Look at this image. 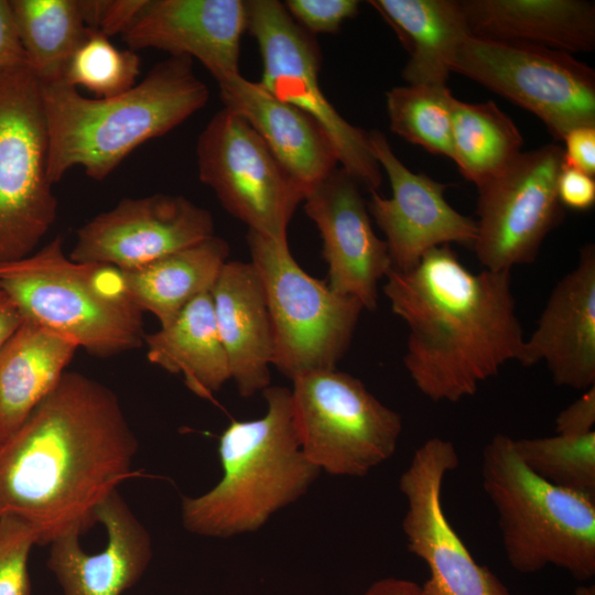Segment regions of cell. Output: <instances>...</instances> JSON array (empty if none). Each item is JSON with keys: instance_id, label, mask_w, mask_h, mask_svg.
<instances>
[{"instance_id": "obj_26", "label": "cell", "mask_w": 595, "mask_h": 595, "mask_svg": "<svg viewBox=\"0 0 595 595\" xmlns=\"http://www.w3.org/2000/svg\"><path fill=\"white\" fill-rule=\"evenodd\" d=\"M229 251L228 242L214 235L142 267L118 270L121 288L138 309L153 314L164 327L190 302L210 292Z\"/></svg>"}, {"instance_id": "obj_28", "label": "cell", "mask_w": 595, "mask_h": 595, "mask_svg": "<svg viewBox=\"0 0 595 595\" xmlns=\"http://www.w3.org/2000/svg\"><path fill=\"white\" fill-rule=\"evenodd\" d=\"M522 136L493 101H452V160L477 188L500 174L520 153Z\"/></svg>"}, {"instance_id": "obj_19", "label": "cell", "mask_w": 595, "mask_h": 595, "mask_svg": "<svg viewBox=\"0 0 595 595\" xmlns=\"http://www.w3.org/2000/svg\"><path fill=\"white\" fill-rule=\"evenodd\" d=\"M545 363L556 386H595V246L585 245L576 267L552 290L537 327L524 339V367Z\"/></svg>"}, {"instance_id": "obj_29", "label": "cell", "mask_w": 595, "mask_h": 595, "mask_svg": "<svg viewBox=\"0 0 595 595\" xmlns=\"http://www.w3.org/2000/svg\"><path fill=\"white\" fill-rule=\"evenodd\" d=\"M26 64L39 83L64 78L85 39L79 0H10Z\"/></svg>"}, {"instance_id": "obj_31", "label": "cell", "mask_w": 595, "mask_h": 595, "mask_svg": "<svg viewBox=\"0 0 595 595\" xmlns=\"http://www.w3.org/2000/svg\"><path fill=\"white\" fill-rule=\"evenodd\" d=\"M521 462L544 480L595 497V432L513 440Z\"/></svg>"}, {"instance_id": "obj_25", "label": "cell", "mask_w": 595, "mask_h": 595, "mask_svg": "<svg viewBox=\"0 0 595 595\" xmlns=\"http://www.w3.org/2000/svg\"><path fill=\"white\" fill-rule=\"evenodd\" d=\"M369 3L396 30L410 58L402 78L408 85H446L461 44L470 34L456 0H371Z\"/></svg>"}, {"instance_id": "obj_34", "label": "cell", "mask_w": 595, "mask_h": 595, "mask_svg": "<svg viewBox=\"0 0 595 595\" xmlns=\"http://www.w3.org/2000/svg\"><path fill=\"white\" fill-rule=\"evenodd\" d=\"M284 8L310 34L335 33L358 12L357 0H286Z\"/></svg>"}, {"instance_id": "obj_2", "label": "cell", "mask_w": 595, "mask_h": 595, "mask_svg": "<svg viewBox=\"0 0 595 595\" xmlns=\"http://www.w3.org/2000/svg\"><path fill=\"white\" fill-rule=\"evenodd\" d=\"M382 291L409 327L405 369L433 401L475 394L524 343L511 271L474 273L450 246L433 248L409 270L391 269Z\"/></svg>"}, {"instance_id": "obj_7", "label": "cell", "mask_w": 595, "mask_h": 595, "mask_svg": "<svg viewBox=\"0 0 595 595\" xmlns=\"http://www.w3.org/2000/svg\"><path fill=\"white\" fill-rule=\"evenodd\" d=\"M251 264L262 283L273 334V363L291 380L335 369L348 349L364 306L306 273L288 240L248 231Z\"/></svg>"}, {"instance_id": "obj_11", "label": "cell", "mask_w": 595, "mask_h": 595, "mask_svg": "<svg viewBox=\"0 0 595 595\" xmlns=\"http://www.w3.org/2000/svg\"><path fill=\"white\" fill-rule=\"evenodd\" d=\"M247 2V31L262 61L260 84L278 100L312 118L328 138L338 163L359 185L377 192L382 181L368 132L350 125L326 98L318 80L321 54L309 32L277 0Z\"/></svg>"}, {"instance_id": "obj_9", "label": "cell", "mask_w": 595, "mask_h": 595, "mask_svg": "<svg viewBox=\"0 0 595 595\" xmlns=\"http://www.w3.org/2000/svg\"><path fill=\"white\" fill-rule=\"evenodd\" d=\"M40 83L26 63L0 74V264L33 253L57 215Z\"/></svg>"}, {"instance_id": "obj_36", "label": "cell", "mask_w": 595, "mask_h": 595, "mask_svg": "<svg viewBox=\"0 0 595 595\" xmlns=\"http://www.w3.org/2000/svg\"><path fill=\"white\" fill-rule=\"evenodd\" d=\"M595 386L585 392L555 419V432L562 435H584L594 431Z\"/></svg>"}, {"instance_id": "obj_13", "label": "cell", "mask_w": 595, "mask_h": 595, "mask_svg": "<svg viewBox=\"0 0 595 595\" xmlns=\"http://www.w3.org/2000/svg\"><path fill=\"white\" fill-rule=\"evenodd\" d=\"M563 163V148L545 144L521 152L478 187L472 248L484 269L511 271L536 261L543 240L564 217L558 197Z\"/></svg>"}, {"instance_id": "obj_42", "label": "cell", "mask_w": 595, "mask_h": 595, "mask_svg": "<svg viewBox=\"0 0 595 595\" xmlns=\"http://www.w3.org/2000/svg\"><path fill=\"white\" fill-rule=\"evenodd\" d=\"M574 595H595V587L594 585H582V586H578L576 589H575V593Z\"/></svg>"}, {"instance_id": "obj_17", "label": "cell", "mask_w": 595, "mask_h": 595, "mask_svg": "<svg viewBox=\"0 0 595 595\" xmlns=\"http://www.w3.org/2000/svg\"><path fill=\"white\" fill-rule=\"evenodd\" d=\"M304 212L320 231L329 288L357 299L365 310H375L378 282L392 262L386 241L374 231L359 184L335 169L306 193Z\"/></svg>"}, {"instance_id": "obj_30", "label": "cell", "mask_w": 595, "mask_h": 595, "mask_svg": "<svg viewBox=\"0 0 595 595\" xmlns=\"http://www.w3.org/2000/svg\"><path fill=\"white\" fill-rule=\"evenodd\" d=\"M453 98L446 85L391 88L386 93L390 130L432 154L452 159Z\"/></svg>"}, {"instance_id": "obj_6", "label": "cell", "mask_w": 595, "mask_h": 595, "mask_svg": "<svg viewBox=\"0 0 595 595\" xmlns=\"http://www.w3.org/2000/svg\"><path fill=\"white\" fill-rule=\"evenodd\" d=\"M105 266L73 261L56 237L33 253L0 264V288L22 320L71 337L99 357L144 343L142 311L125 294L119 272L106 280Z\"/></svg>"}, {"instance_id": "obj_38", "label": "cell", "mask_w": 595, "mask_h": 595, "mask_svg": "<svg viewBox=\"0 0 595 595\" xmlns=\"http://www.w3.org/2000/svg\"><path fill=\"white\" fill-rule=\"evenodd\" d=\"M26 63L9 0H0V74Z\"/></svg>"}, {"instance_id": "obj_33", "label": "cell", "mask_w": 595, "mask_h": 595, "mask_svg": "<svg viewBox=\"0 0 595 595\" xmlns=\"http://www.w3.org/2000/svg\"><path fill=\"white\" fill-rule=\"evenodd\" d=\"M37 531L15 516L0 517V595H31L28 570Z\"/></svg>"}, {"instance_id": "obj_5", "label": "cell", "mask_w": 595, "mask_h": 595, "mask_svg": "<svg viewBox=\"0 0 595 595\" xmlns=\"http://www.w3.org/2000/svg\"><path fill=\"white\" fill-rule=\"evenodd\" d=\"M482 484L497 510L502 547L516 571L530 574L554 565L580 581L595 575L594 496L532 473L505 434H496L483 450Z\"/></svg>"}, {"instance_id": "obj_10", "label": "cell", "mask_w": 595, "mask_h": 595, "mask_svg": "<svg viewBox=\"0 0 595 595\" xmlns=\"http://www.w3.org/2000/svg\"><path fill=\"white\" fill-rule=\"evenodd\" d=\"M451 72L534 113L555 140L574 128L595 126V72L571 53L469 35Z\"/></svg>"}, {"instance_id": "obj_24", "label": "cell", "mask_w": 595, "mask_h": 595, "mask_svg": "<svg viewBox=\"0 0 595 595\" xmlns=\"http://www.w3.org/2000/svg\"><path fill=\"white\" fill-rule=\"evenodd\" d=\"M77 349L71 337L22 320L0 347V443L55 388Z\"/></svg>"}, {"instance_id": "obj_3", "label": "cell", "mask_w": 595, "mask_h": 595, "mask_svg": "<svg viewBox=\"0 0 595 595\" xmlns=\"http://www.w3.org/2000/svg\"><path fill=\"white\" fill-rule=\"evenodd\" d=\"M40 94L52 184L74 166L105 180L133 150L183 123L209 98L186 56L160 62L117 96L88 98L64 78L40 83Z\"/></svg>"}, {"instance_id": "obj_4", "label": "cell", "mask_w": 595, "mask_h": 595, "mask_svg": "<svg viewBox=\"0 0 595 595\" xmlns=\"http://www.w3.org/2000/svg\"><path fill=\"white\" fill-rule=\"evenodd\" d=\"M262 393L266 414L234 420L219 437L220 480L203 495L182 499V522L191 533L230 538L257 531L320 476L301 448L291 390L268 386Z\"/></svg>"}, {"instance_id": "obj_23", "label": "cell", "mask_w": 595, "mask_h": 595, "mask_svg": "<svg viewBox=\"0 0 595 595\" xmlns=\"http://www.w3.org/2000/svg\"><path fill=\"white\" fill-rule=\"evenodd\" d=\"M473 36L567 53L595 47V7L583 0H462Z\"/></svg>"}, {"instance_id": "obj_14", "label": "cell", "mask_w": 595, "mask_h": 595, "mask_svg": "<svg viewBox=\"0 0 595 595\" xmlns=\"http://www.w3.org/2000/svg\"><path fill=\"white\" fill-rule=\"evenodd\" d=\"M458 463L451 441L431 437L414 452L400 477L399 487L408 502L402 521L408 549L430 571L422 594L511 595L495 573L474 560L445 516L443 480Z\"/></svg>"}, {"instance_id": "obj_37", "label": "cell", "mask_w": 595, "mask_h": 595, "mask_svg": "<svg viewBox=\"0 0 595 595\" xmlns=\"http://www.w3.org/2000/svg\"><path fill=\"white\" fill-rule=\"evenodd\" d=\"M564 164L591 176L595 175V126H581L570 130L564 139Z\"/></svg>"}, {"instance_id": "obj_20", "label": "cell", "mask_w": 595, "mask_h": 595, "mask_svg": "<svg viewBox=\"0 0 595 595\" xmlns=\"http://www.w3.org/2000/svg\"><path fill=\"white\" fill-rule=\"evenodd\" d=\"M96 517L107 533L100 552L87 553L77 532L48 544L46 564L63 595H121L141 580L151 562L150 533L118 490L100 505Z\"/></svg>"}, {"instance_id": "obj_35", "label": "cell", "mask_w": 595, "mask_h": 595, "mask_svg": "<svg viewBox=\"0 0 595 595\" xmlns=\"http://www.w3.org/2000/svg\"><path fill=\"white\" fill-rule=\"evenodd\" d=\"M558 197L563 207L588 210L595 204L593 176L563 163L558 178Z\"/></svg>"}, {"instance_id": "obj_40", "label": "cell", "mask_w": 595, "mask_h": 595, "mask_svg": "<svg viewBox=\"0 0 595 595\" xmlns=\"http://www.w3.org/2000/svg\"><path fill=\"white\" fill-rule=\"evenodd\" d=\"M364 595H423L421 585L402 578L388 577L374 582Z\"/></svg>"}, {"instance_id": "obj_1", "label": "cell", "mask_w": 595, "mask_h": 595, "mask_svg": "<svg viewBox=\"0 0 595 595\" xmlns=\"http://www.w3.org/2000/svg\"><path fill=\"white\" fill-rule=\"evenodd\" d=\"M139 450L116 393L66 371L0 443V517L15 516L46 545L97 522L100 505L132 473Z\"/></svg>"}, {"instance_id": "obj_8", "label": "cell", "mask_w": 595, "mask_h": 595, "mask_svg": "<svg viewBox=\"0 0 595 595\" xmlns=\"http://www.w3.org/2000/svg\"><path fill=\"white\" fill-rule=\"evenodd\" d=\"M292 381L300 445L321 472L361 477L393 455L402 432L401 415L358 378L326 369Z\"/></svg>"}, {"instance_id": "obj_16", "label": "cell", "mask_w": 595, "mask_h": 595, "mask_svg": "<svg viewBox=\"0 0 595 595\" xmlns=\"http://www.w3.org/2000/svg\"><path fill=\"white\" fill-rule=\"evenodd\" d=\"M368 139L392 190L389 198L370 192L367 204L386 236L392 268L409 270L431 249L453 242L472 247L476 240V221L447 203L448 185L409 170L381 131H369Z\"/></svg>"}, {"instance_id": "obj_27", "label": "cell", "mask_w": 595, "mask_h": 595, "mask_svg": "<svg viewBox=\"0 0 595 595\" xmlns=\"http://www.w3.org/2000/svg\"><path fill=\"white\" fill-rule=\"evenodd\" d=\"M144 343L150 363L181 374L186 387L201 398L212 399L231 379L210 292L190 302L169 325L145 334Z\"/></svg>"}, {"instance_id": "obj_21", "label": "cell", "mask_w": 595, "mask_h": 595, "mask_svg": "<svg viewBox=\"0 0 595 595\" xmlns=\"http://www.w3.org/2000/svg\"><path fill=\"white\" fill-rule=\"evenodd\" d=\"M217 85L224 107L251 125L305 195L337 169L328 138L307 115L240 73Z\"/></svg>"}, {"instance_id": "obj_41", "label": "cell", "mask_w": 595, "mask_h": 595, "mask_svg": "<svg viewBox=\"0 0 595 595\" xmlns=\"http://www.w3.org/2000/svg\"><path fill=\"white\" fill-rule=\"evenodd\" d=\"M22 317L10 296L0 288V347L10 338Z\"/></svg>"}, {"instance_id": "obj_18", "label": "cell", "mask_w": 595, "mask_h": 595, "mask_svg": "<svg viewBox=\"0 0 595 595\" xmlns=\"http://www.w3.org/2000/svg\"><path fill=\"white\" fill-rule=\"evenodd\" d=\"M241 0H147L121 36L130 50L155 48L198 60L218 83L239 74L247 31Z\"/></svg>"}, {"instance_id": "obj_15", "label": "cell", "mask_w": 595, "mask_h": 595, "mask_svg": "<svg viewBox=\"0 0 595 595\" xmlns=\"http://www.w3.org/2000/svg\"><path fill=\"white\" fill-rule=\"evenodd\" d=\"M214 236L212 213L181 195L126 197L77 230L69 258L136 269Z\"/></svg>"}, {"instance_id": "obj_39", "label": "cell", "mask_w": 595, "mask_h": 595, "mask_svg": "<svg viewBox=\"0 0 595 595\" xmlns=\"http://www.w3.org/2000/svg\"><path fill=\"white\" fill-rule=\"evenodd\" d=\"M147 0H105L97 31L106 36L122 34L138 17Z\"/></svg>"}, {"instance_id": "obj_22", "label": "cell", "mask_w": 595, "mask_h": 595, "mask_svg": "<svg viewBox=\"0 0 595 595\" xmlns=\"http://www.w3.org/2000/svg\"><path fill=\"white\" fill-rule=\"evenodd\" d=\"M218 333L239 394L270 386L273 334L266 294L251 262L227 261L210 290Z\"/></svg>"}, {"instance_id": "obj_12", "label": "cell", "mask_w": 595, "mask_h": 595, "mask_svg": "<svg viewBox=\"0 0 595 595\" xmlns=\"http://www.w3.org/2000/svg\"><path fill=\"white\" fill-rule=\"evenodd\" d=\"M198 176L250 231L288 240L305 194L251 125L228 108L217 111L196 143Z\"/></svg>"}, {"instance_id": "obj_32", "label": "cell", "mask_w": 595, "mask_h": 595, "mask_svg": "<svg viewBox=\"0 0 595 595\" xmlns=\"http://www.w3.org/2000/svg\"><path fill=\"white\" fill-rule=\"evenodd\" d=\"M139 74L140 58L134 51L121 50L108 36L88 29L66 66L64 79L94 93L96 98H108L134 86Z\"/></svg>"}]
</instances>
